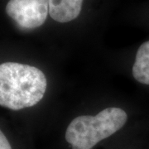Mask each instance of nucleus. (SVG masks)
I'll return each mask as SVG.
<instances>
[{"label": "nucleus", "mask_w": 149, "mask_h": 149, "mask_svg": "<svg viewBox=\"0 0 149 149\" xmlns=\"http://www.w3.org/2000/svg\"><path fill=\"white\" fill-rule=\"evenodd\" d=\"M127 120L128 114L122 109L109 107L95 116L74 118L67 127L65 139L72 149H92L121 129Z\"/></svg>", "instance_id": "obj_2"}, {"label": "nucleus", "mask_w": 149, "mask_h": 149, "mask_svg": "<svg viewBox=\"0 0 149 149\" xmlns=\"http://www.w3.org/2000/svg\"><path fill=\"white\" fill-rule=\"evenodd\" d=\"M47 80L35 66L17 62L0 65V104L11 110L36 105L42 100Z\"/></svg>", "instance_id": "obj_1"}, {"label": "nucleus", "mask_w": 149, "mask_h": 149, "mask_svg": "<svg viewBox=\"0 0 149 149\" xmlns=\"http://www.w3.org/2000/svg\"><path fill=\"white\" fill-rule=\"evenodd\" d=\"M0 149H12L10 144L3 132H0Z\"/></svg>", "instance_id": "obj_6"}, {"label": "nucleus", "mask_w": 149, "mask_h": 149, "mask_svg": "<svg viewBox=\"0 0 149 149\" xmlns=\"http://www.w3.org/2000/svg\"><path fill=\"white\" fill-rule=\"evenodd\" d=\"M133 75L138 82L149 85V41L143 43L137 52Z\"/></svg>", "instance_id": "obj_5"}, {"label": "nucleus", "mask_w": 149, "mask_h": 149, "mask_svg": "<svg viewBox=\"0 0 149 149\" xmlns=\"http://www.w3.org/2000/svg\"><path fill=\"white\" fill-rule=\"evenodd\" d=\"M8 16L23 30L41 27L49 14L48 0H9L5 8Z\"/></svg>", "instance_id": "obj_3"}, {"label": "nucleus", "mask_w": 149, "mask_h": 149, "mask_svg": "<svg viewBox=\"0 0 149 149\" xmlns=\"http://www.w3.org/2000/svg\"><path fill=\"white\" fill-rule=\"evenodd\" d=\"M49 14L55 21L65 23L80 15L83 0H48Z\"/></svg>", "instance_id": "obj_4"}]
</instances>
